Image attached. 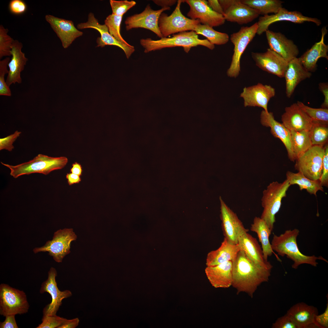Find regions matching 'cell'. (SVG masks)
<instances>
[{
	"instance_id": "17",
	"label": "cell",
	"mask_w": 328,
	"mask_h": 328,
	"mask_svg": "<svg viewBox=\"0 0 328 328\" xmlns=\"http://www.w3.org/2000/svg\"><path fill=\"white\" fill-rule=\"evenodd\" d=\"M275 94V89L269 85L258 83L244 87L240 95L244 100V106L258 107L268 112V104L270 100Z\"/></svg>"
},
{
	"instance_id": "6",
	"label": "cell",
	"mask_w": 328,
	"mask_h": 328,
	"mask_svg": "<svg viewBox=\"0 0 328 328\" xmlns=\"http://www.w3.org/2000/svg\"><path fill=\"white\" fill-rule=\"evenodd\" d=\"M29 305L26 295L23 291L12 288L7 284L0 285V314H22L28 312Z\"/></svg>"
},
{
	"instance_id": "12",
	"label": "cell",
	"mask_w": 328,
	"mask_h": 328,
	"mask_svg": "<svg viewBox=\"0 0 328 328\" xmlns=\"http://www.w3.org/2000/svg\"><path fill=\"white\" fill-rule=\"evenodd\" d=\"M224 12L223 16L227 21L240 25L249 23L260 15L256 10L239 0H219Z\"/></svg>"
},
{
	"instance_id": "33",
	"label": "cell",
	"mask_w": 328,
	"mask_h": 328,
	"mask_svg": "<svg viewBox=\"0 0 328 328\" xmlns=\"http://www.w3.org/2000/svg\"><path fill=\"white\" fill-rule=\"evenodd\" d=\"M293 150L296 159L313 145L310 131H290Z\"/></svg>"
},
{
	"instance_id": "21",
	"label": "cell",
	"mask_w": 328,
	"mask_h": 328,
	"mask_svg": "<svg viewBox=\"0 0 328 328\" xmlns=\"http://www.w3.org/2000/svg\"><path fill=\"white\" fill-rule=\"evenodd\" d=\"M265 32L269 48L288 63L297 57L299 50L292 40L280 32H274L268 29Z\"/></svg>"
},
{
	"instance_id": "37",
	"label": "cell",
	"mask_w": 328,
	"mask_h": 328,
	"mask_svg": "<svg viewBox=\"0 0 328 328\" xmlns=\"http://www.w3.org/2000/svg\"><path fill=\"white\" fill-rule=\"evenodd\" d=\"M312 145L324 146L328 139V125L316 122L310 131Z\"/></svg>"
},
{
	"instance_id": "47",
	"label": "cell",
	"mask_w": 328,
	"mask_h": 328,
	"mask_svg": "<svg viewBox=\"0 0 328 328\" xmlns=\"http://www.w3.org/2000/svg\"><path fill=\"white\" fill-rule=\"evenodd\" d=\"M325 311L320 315H317L315 318L316 323L321 328H328V303Z\"/></svg>"
},
{
	"instance_id": "7",
	"label": "cell",
	"mask_w": 328,
	"mask_h": 328,
	"mask_svg": "<svg viewBox=\"0 0 328 328\" xmlns=\"http://www.w3.org/2000/svg\"><path fill=\"white\" fill-rule=\"evenodd\" d=\"M258 28L256 22L250 26H243L238 31L231 35L230 39L234 45V48L231 63L227 72L228 77L236 78L239 75L241 56L257 34Z\"/></svg>"
},
{
	"instance_id": "14",
	"label": "cell",
	"mask_w": 328,
	"mask_h": 328,
	"mask_svg": "<svg viewBox=\"0 0 328 328\" xmlns=\"http://www.w3.org/2000/svg\"><path fill=\"white\" fill-rule=\"evenodd\" d=\"M219 199L220 217L224 238L231 244H237L239 236L247 232L248 230L245 228L237 214L227 205L221 196Z\"/></svg>"
},
{
	"instance_id": "41",
	"label": "cell",
	"mask_w": 328,
	"mask_h": 328,
	"mask_svg": "<svg viewBox=\"0 0 328 328\" xmlns=\"http://www.w3.org/2000/svg\"><path fill=\"white\" fill-rule=\"evenodd\" d=\"M110 2L112 10V14L122 16L136 4L135 1L127 0H110Z\"/></svg>"
},
{
	"instance_id": "39",
	"label": "cell",
	"mask_w": 328,
	"mask_h": 328,
	"mask_svg": "<svg viewBox=\"0 0 328 328\" xmlns=\"http://www.w3.org/2000/svg\"><path fill=\"white\" fill-rule=\"evenodd\" d=\"M9 30L0 25V58L11 55L12 47L14 40L8 34Z\"/></svg>"
},
{
	"instance_id": "51",
	"label": "cell",
	"mask_w": 328,
	"mask_h": 328,
	"mask_svg": "<svg viewBox=\"0 0 328 328\" xmlns=\"http://www.w3.org/2000/svg\"><path fill=\"white\" fill-rule=\"evenodd\" d=\"M80 320L76 318L71 319H67L59 328H75L79 325Z\"/></svg>"
},
{
	"instance_id": "28",
	"label": "cell",
	"mask_w": 328,
	"mask_h": 328,
	"mask_svg": "<svg viewBox=\"0 0 328 328\" xmlns=\"http://www.w3.org/2000/svg\"><path fill=\"white\" fill-rule=\"evenodd\" d=\"M232 262L229 261L213 266H207L205 272L215 288H228L232 285Z\"/></svg>"
},
{
	"instance_id": "19",
	"label": "cell",
	"mask_w": 328,
	"mask_h": 328,
	"mask_svg": "<svg viewBox=\"0 0 328 328\" xmlns=\"http://www.w3.org/2000/svg\"><path fill=\"white\" fill-rule=\"evenodd\" d=\"M256 65L262 70L278 77H284L288 62L278 54L268 48L264 53L251 52Z\"/></svg>"
},
{
	"instance_id": "3",
	"label": "cell",
	"mask_w": 328,
	"mask_h": 328,
	"mask_svg": "<svg viewBox=\"0 0 328 328\" xmlns=\"http://www.w3.org/2000/svg\"><path fill=\"white\" fill-rule=\"evenodd\" d=\"M140 43L144 48L145 53L164 48L176 46L183 47L186 53H188L192 47L199 45L205 46L211 50L215 48L214 45L210 43L207 39H199L197 34L193 31L180 32L171 37H162L157 40L150 38L142 39L140 40Z\"/></svg>"
},
{
	"instance_id": "31",
	"label": "cell",
	"mask_w": 328,
	"mask_h": 328,
	"mask_svg": "<svg viewBox=\"0 0 328 328\" xmlns=\"http://www.w3.org/2000/svg\"><path fill=\"white\" fill-rule=\"evenodd\" d=\"M250 230L257 233L261 244L264 258L266 261H268V257L271 256L274 252L269 240L272 231L263 220L257 217L254 218Z\"/></svg>"
},
{
	"instance_id": "23",
	"label": "cell",
	"mask_w": 328,
	"mask_h": 328,
	"mask_svg": "<svg viewBox=\"0 0 328 328\" xmlns=\"http://www.w3.org/2000/svg\"><path fill=\"white\" fill-rule=\"evenodd\" d=\"M260 121L263 126L270 128L271 132L275 137L282 141L286 148L289 159L292 162H295L296 158L292 146L290 131L282 123L275 119L272 112L262 110L261 114Z\"/></svg>"
},
{
	"instance_id": "8",
	"label": "cell",
	"mask_w": 328,
	"mask_h": 328,
	"mask_svg": "<svg viewBox=\"0 0 328 328\" xmlns=\"http://www.w3.org/2000/svg\"><path fill=\"white\" fill-rule=\"evenodd\" d=\"M184 2V0H178L175 10L170 15L163 12L161 14L159 20V26L162 37H167L178 32L194 31L196 26L200 23L198 19L188 18L183 14L180 10V5Z\"/></svg>"
},
{
	"instance_id": "15",
	"label": "cell",
	"mask_w": 328,
	"mask_h": 328,
	"mask_svg": "<svg viewBox=\"0 0 328 328\" xmlns=\"http://www.w3.org/2000/svg\"><path fill=\"white\" fill-rule=\"evenodd\" d=\"M289 21L295 23H302L305 22H312L317 26L321 24V21L316 18L310 17L303 15L297 11H289L282 8L277 13L271 15H266L260 17L257 22V34L260 35L268 29L272 24L280 21Z\"/></svg>"
},
{
	"instance_id": "27",
	"label": "cell",
	"mask_w": 328,
	"mask_h": 328,
	"mask_svg": "<svg viewBox=\"0 0 328 328\" xmlns=\"http://www.w3.org/2000/svg\"><path fill=\"white\" fill-rule=\"evenodd\" d=\"M327 30L326 27L321 30V37L320 41L315 43L299 57L303 67L308 71L312 73L317 69V63L320 58L328 60V46L324 42V37Z\"/></svg>"
},
{
	"instance_id": "25",
	"label": "cell",
	"mask_w": 328,
	"mask_h": 328,
	"mask_svg": "<svg viewBox=\"0 0 328 328\" xmlns=\"http://www.w3.org/2000/svg\"><path fill=\"white\" fill-rule=\"evenodd\" d=\"M23 44L17 40H14L12 45L11 60L8 64L9 73L6 82L9 86L12 84H20L22 79L20 74L26 65L28 59L22 51Z\"/></svg>"
},
{
	"instance_id": "4",
	"label": "cell",
	"mask_w": 328,
	"mask_h": 328,
	"mask_svg": "<svg viewBox=\"0 0 328 328\" xmlns=\"http://www.w3.org/2000/svg\"><path fill=\"white\" fill-rule=\"evenodd\" d=\"M68 161L66 157H53L40 154L32 160L15 166L1 163L10 169L11 176L16 178L23 175L35 173L47 175L53 171L62 169Z\"/></svg>"
},
{
	"instance_id": "35",
	"label": "cell",
	"mask_w": 328,
	"mask_h": 328,
	"mask_svg": "<svg viewBox=\"0 0 328 328\" xmlns=\"http://www.w3.org/2000/svg\"><path fill=\"white\" fill-rule=\"evenodd\" d=\"M194 31L197 34H200L206 37L214 45H224L229 40V36L227 33L217 31L208 25L199 23L195 27Z\"/></svg>"
},
{
	"instance_id": "49",
	"label": "cell",
	"mask_w": 328,
	"mask_h": 328,
	"mask_svg": "<svg viewBox=\"0 0 328 328\" xmlns=\"http://www.w3.org/2000/svg\"><path fill=\"white\" fill-rule=\"evenodd\" d=\"M319 90L323 93L324 97L323 102L321 108L328 109V84L327 82H321L319 84Z\"/></svg>"
},
{
	"instance_id": "22",
	"label": "cell",
	"mask_w": 328,
	"mask_h": 328,
	"mask_svg": "<svg viewBox=\"0 0 328 328\" xmlns=\"http://www.w3.org/2000/svg\"><path fill=\"white\" fill-rule=\"evenodd\" d=\"M45 19L60 40L63 47L68 48L77 38L83 35L82 32L74 26L72 21L46 15Z\"/></svg>"
},
{
	"instance_id": "20",
	"label": "cell",
	"mask_w": 328,
	"mask_h": 328,
	"mask_svg": "<svg viewBox=\"0 0 328 328\" xmlns=\"http://www.w3.org/2000/svg\"><path fill=\"white\" fill-rule=\"evenodd\" d=\"M282 123L290 131H310L316 122L311 119L296 103L286 107L281 117Z\"/></svg>"
},
{
	"instance_id": "54",
	"label": "cell",
	"mask_w": 328,
	"mask_h": 328,
	"mask_svg": "<svg viewBox=\"0 0 328 328\" xmlns=\"http://www.w3.org/2000/svg\"><path fill=\"white\" fill-rule=\"evenodd\" d=\"M70 171L71 173L80 176L82 173V166L80 164L75 162L72 164Z\"/></svg>"
},
{
	"instance_id": "43",
	"label": "cell",
	"mask_w": 328,
	"mask_h": 328,
	"mask_svg": "<svg viewBox=\"0 0 328 328\" xmlns=\"http://www.w3.org/2000/svg\"><path fill=\"white\" fill-rule=\"evenodd\" d=\"M21 132L18 131L7 136L0 139V150L6 149L11 151L14 149L13 145L14 142L20 136Z\"/></svg>"
},
{
	"instance_id": "16",
	"label": "cell",
	"mask_w": 328,
	"mask_h": 328,
	"mask_svg": "<svg viewBox=\"0 0 328 328\" xmlns=\"http://www.w3.org/2000/svg\"><path fill=\"white\" fill-rule=\"evenodd\" d=\"M190 9L187 16L190 19H198L200 23L213 27L224 24L225 20L223 15L214 11L205 0H184Z\"/></svg>"
},
{
	"instance_id": "36",
	"label": "cell",
	"mask_w": 328,
	"mask_h": 328,
	"mask_svg": "<svg viewBox=\"0 0 328 328\" xmlns=\"http://www.w3.org/2000/svg\"><path fill=\"white\" fill-rule=\"evenodd\" d=\"M296 104L313 121L328 125V109L312 108L299 101H297Z\"/></svg>"
},
{
	"instance_id": "46",
	"label": "cell",
	"mask_w": 328,
	"mask_h": 328,
	"mask_svg": "<svg viewBox=\"0 0 328 328\" xmlns=\"http://www.w3.org/2000/svg\"><path fill=\"white\" fill-rule=\"evenodd\" d=\"M9 8L11 13L19 15L24 13L26 11L27 6L23 0H11L9 2Z\"/></svg>"
},
{
	"instance_id": "2",
	"label": "cell",
	"mask_w": 328,
	"mask_h": 328,
	"mask_svg": "<svg viewBox=\"0 0 328 328\" xmlns=\"http://www.w3.org/2000/svg\"><path fill=\"white\" fill-rule=\"evenodd\" d=\"M299 233V230L295 228L292 230H287L278 236L274 234L271 244L272 250L278 255L282 257L286 255L288 258L293 261V263L292 266L295 269H297L300 265L303 264L316 267L318 264L317 261L318 260L328 262L321 256H307L300 252L296 240Z\"/></svg>"
},
{
	"instance_id": "44",
	"label": "cell",
	"mask_w": 328,
	"mask_h": 328,
	"mask_svg": "<svg viewBox=\"0 0 328 328\" xmlns=\"http://www.w3.org/2000/svg\"><path fill=\"white\" fill-rule=\"evenodd\" d=\"M272 328H299L297 325L287 313L278 318L272 326Z\"/></svg>"
},
{
	"instance_id": "29",
	"label": "cell",
	"mask_w": 328,
	"mask_h": 328,
	"mask_svg": "<svg viewBox=\"0 0 328 328\" xmlns=\"http://www.w3.org/2000/svg\"><path fill=\"white\" fill-rule=\"evenodd\" d=\"M238 244L240 249L255 263L264 266H272L264 258L262 248L256 238L245 232L239 237Z\"/></svg>"
},
{
	"instance_id": "42",
	"label": "cell",
	"mask_w": 328,
	"mask_h": 328,
	"mask_svg": "<svg viewBox=\"0 0 328 328\" xmlns=\"http://www.w3.org/2000/svg\"><path fill=\"white\" fill-rule=\"evenodd\" d=\"M67 319L56 315L43 316L42 323L36 328H59Z\"/></svg>"
},
{
	"instance_id": "1",
	"label": "cell",
	"mask_w": 328,
	"mask_h": 328,
	"mask_svg": "<svg viewBox=\"0 0 328 328\" xmlns=\"http://www.w3.org/2000/svg\"><path fill=\"white\" fill-rule=\"evenodd\" d=\"M232 285L237 293H247L251 298L258 287L269 280L273 266L257 264L250 259L240 249L232 261Z\"/></svg>"
},
{
	"instance_id": "30",
	"label": "cell",
	"mask_w": 328,
	"mask_h": 328,
	"mask_svg": "<svg viewBox=\"0 0 328 328\" xmlns=\"http://www.w3.org/2000/svg\"><path fill=\"white\" fill-rule=\"evenodd\" d=\"M240 250L238 244H231L224 238L219 248L208 254L206 265L207 266H213L227 261H232Z\"/></svg>"
},
{
	"instance_id": "53",
	"label": "cell",
	"mask_w": 328,
	"mask_h": 328,
	"mask_svg": "<svg viewBox=\"0 0 328 328\" xmlns=\"http://www.w3.org/2000/svg\"><path fill=\"white\" fill-rule=\"evenodd\" d=\"M153 2L157 5L162 7H170L174 5L177 1L176 0H154Z\"/></svg>"
},
{
	"instance_id": "10",
	"label": "cell",
	"mask_w": 328,
	"mask_h": 328,
	"mask_svg": "<svg viewBox=\"0 0 328 328\" xmlns=\"http://www.w3.org/2000/svg\"><path fill=\"white\" fill-rule=\"evenodd\" d=\"M77 238L73 229H60L54 233L52 240L47 241L41 247L34 248L33 251L35 254L48 252L56 262H61L65 256L70 252L71 242Z\"/></svg>"
},
{
	"instance_id": "40",
	"label": "cell",
	"mask_w": 328,
	"mask_h": 328,
	"mask_svg": "<svg viewBox=\"0 0 328 328\" xmlns=\"http://www.w3.org/2000/svg\"><path fill=\"white\" fill-rule=\"evenodd\" d=\"M9 57H6L0 61V95L11 96V92L5 80V76L8 73L7 67L10 60Z\"/></svg>"
},
{
	"instance_id": "50",
	"label": "cell",
	"mask_w": 328,
	"mask_h": 328,
	"mask_svg": "<svg viewBox=\"0 0 328 328\" xmlns=\"http://www.w3.org/2000/svg\"><path fill=\"white\" fill-rule=\"evenodd\" d=\"M210 7L215 12L224 15V12L217 0H208L207 1Z\"/></svg>"
},
{
	"instance_id": "9",
	"label": "cell",
	"mask_w": 328,
	"mask_h": 328,
	"mask_svg": "<svg viewBox=\"0 0 328 328\" xmlns=\"http://www.w3.org/2000/svg\"><path fill=\"white\" fill-rule=\"evenodd\" d=\"M324 151V146H312L296 160L295 169L311 180H319Z\"/></svg>"
},
{
	"instance_id": "52",
	"label": "cell",
	"mask_w": 328,
	"mask_h": 328,
	"mask_svg": "<svg viewBox=\"0 0 328 328\" xmlns=\"http://www.w3.org/2000/svg\"><path fill=\"white\" fill-rule=\"evenodd\" d=\"M66 177L69 185L79 183L81 180L80 176L71 173H67Z\"/></svg>"
},
{
	"instance_id": "18",
	"label": "cell",
	"mask_w": 328,
	"mask_h": 328,
	"mask_svg": "<svg viewBox=\"0 0 328 328\" xmlns=\"http://www.w3.org/2000/svg\"><path fill=\"white\" fill-rule=\"evenodd\" d=\"M77 26L78 29H94L99 32L101 36L100 37H98L97 39V47H103L106 45L117 46L123 50L128 59L135 50L134 46L131 45H125L117 41L110 34L107 26L105 24H100L92 13H89L87 22L79 23L77 25Z\"/></svg>"
},
{
	"instance_id": "26",
	"label": "cell",
	"mask_w": 328,
	"mask_h": 328,
	"mask_svg": "<svg viewBox=\"0 0 328 328\" xmlns=\"http://www.w3.org/2000/svg\"><path fill=\"white\" fill-rule=\"evenodd\" d=\"M312 73L307 71L297 57L288 63L284 77L285 81L286 96L290 98L297 86L302 81L309 78Z\"/></svg>"
},
{
	"instance_id": "48",
	"label": "cell",
	"mask_w": 328,
	"mask_h": 328,
	"mask_svg": "<svg viewBox=\"0 0 328 328\" xmlns=\"http://www.w3.org/2000/svg\"><path fill=\"white\" fill-rule=\"evenodd\" d=\"M15 315H12L6 316L5 320L0 323V328H18L15 319Z\"/></svg>"
},
{
	"instance_id": "34",
	"label": "cell",
	"mask_w": 328,
	"mask_h": 328,
	"mask_svg": "<svg viewBox=\"0 0 328 328\" xmlns=\"http://www.w3.org/2000/svg\"><path fill=\"white\" fill-rule=\"evenodd\" d=\"M241 2L257 11L260 15L275 14L282 8L283 2L279 0H241Z\"/></svg>"
},
{
	"instance_id": "5",
	"label": "cell",
	"mask_w": 328,
	"mask_h": 328,
	"mask_svg": "<svg viewBox=\"0 0 328 328\" xmlns=\"http://www.w3.org/2000/svg\"><path fill=\"white\" fill-rule=\"evenodd\" d=\"M290 186L286 179L281 183L273 181L263 191L261 203L263 209L260 217L272 231L275 222V215L279 211L282 200L286 196V192Z\"/></svg>"
},
{
	"instance_id": "13",
	"label": "cell",
	"mask_w": 328,
	"mask_h": 328,
	"mask_svg": "<svg viewBox=\"0 0 328 328\" xmlns=\"http://www.w3.org/2000/svg\"><path fill=\"white\" fill-rule=\"evenodd\" d=\"M57 275L56 269L51 267L48 272L47 279L41 285L39 292L41 294L47 292L51 295L52 301L47 305L43 310V316L56 315L62 301L64 299L72 296L71 292L69 290L60 291L58 289L56 280Z\"/></svg>"
},
{
	"instance_id": "32",
	"label": "cell",
	"mask_w": 328,
	"mask_h": 328,
	"mask_svg": "<svg viewBox=\"0 0 328 328\" xmlns=\"http://www.w3.org/2000/svg\"><path fill=\"white\" fill-rule=\"evenodd\" d=\"M286 177L290 186L294 184L298 185L300 190H306L310 194L316 196L318 191H324L323 186L319 180H311L300 172L294 173L288 171L286 173Z\"/></svg>"
},
{
	"instance_id": "11",
	"label": "cell",
	"mask_w": 328,
	"mask_h": 328,
	"mask_svg": "<svg viewBox=\"0 0 328 328\" xmlns=\"http://www.w3.org/2000/svg\"><path fill=\"white\" fill-rule=\"evenodd\" d=\"M170 9V7H167L155 10L152 9L148 5L141 13L135 14L126 18L125 22L126 29L129 31L134 28H144L151 30L162 38V36L159 26V18L163 12Z\"/></svg>"
},
{
	"instance_id": "24",
	"label": "cell",
	"mask_w": 328,
	"mask_h": 328,
	"mask_svg": "<svg viewBox=\"0 0 328 328\" xmlns=\"http://www.w3.org/2000/svg\"><path fill=\"white\" fill-rule=\"evenodd\" d=\"M299 328H321L315 321L318 314L317 308L303 302H299L291 307L286 313Z\"/></svg>"
},
{
	"instance_id": "45",
	"label": "cell",
	"mask_w": 328,
	"mask_h": 328,
	"mask_svg": "<svg viewBox=\"0 0 328 328\" xmlns=\"http://www.w3.org/2000/svg\"><path fill=\"white\" fill-rule=\"evenodd\" d=\"M325 151L323 158L322 174L319 179L321 185L328 186V145H325Z\"/></svg>"
},
{
	"instance_id": "38",
	"label": "cell",
	"mask_w": 328,
	"mask_h": 328,
	"mask_svg": "<svg viewBox=\"0 0 328 328\" xmlns=\"http://www.w3.org/2000/svg\"><path fill=\"white\" fill-rule=\"evenodd\" d=\"M123 16L111 14L108 16L104 20L110 34L121 43L129 45L122 37L120 32V26Z\"/></svg>"
}]
</instances>
